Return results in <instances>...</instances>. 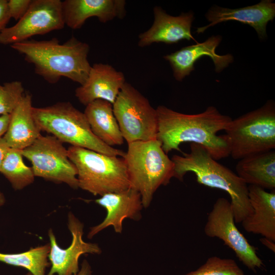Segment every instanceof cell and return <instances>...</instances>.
<instances>
[{"mask_svg": "<svg viewBox=\"0 0 275 275\" xmlns=\"http://www.w3.org/2000/svg\"><path fill=\"white\" fill-rule=\"evenodd\" d=\"M125 82L122 72L107 64L95 63L85 83L76 89L75 96L86 106L97 99L113 104Z\"/></svg>", "mask_w": 275, "mask_h": 275, "instance_id": "obj_18", "label": "cell"}, {"mask_svg": "<svg viewBox=\"0 0 275 275\" xmlns=\"http://www.w3.org/2000/svg\"><path fill=\"white\" fill-rule=\"evenodd\" d=\"M68 156L77 172L78 187L94 196L120 192L130 187L123 157L70 146Z\"/></svg>", "mask_w": 275, "mask_h": 275, "instance_id": "obj_6", "label": "cell"}, {"mask_svg": "<svg viewBox=\"0 0 275 275\" xmlns=\"http://www.w3.org/2000/svg\"><path fill=\"white\" fill-rule=\"evenodd\" d=\"M10 148L8 146L4 139L0 138V171L3 162Z\"/></svg>", "mask_w": 275, "mask_h": 275, "instance_id": "obj_30", "label": "cell"}, {"mask_svg": "<svg viewBox=\"0 0 275 275\" xmlns=\"http://www.w3.org/2000/svg\"><path fill=\"white\" fill-rule=\"evenodd\" d=\"M204 231L207 236L222 240L248 269L255 271L264 266L256 248L236 227L230 202L227 199L221 197L216 200L208 215Z\"/></svg>", "mask_w": 275, "mask_h": 275, "instance_id": "obj_10", "label": "cell"}, {"mask_svg": "<svg viewBox=\"0 0 275 275\" xmlns=\"http://www.w3.org/2000/svg\"><path fill=\"white\" fill-rule=\"evenodd\" d=\"M62 1L32 0L26 13L14 25L0 34V44L12 45L64 28Z\"/></svg>", "mask_w": 275, "mask_h": 275, "instance_id": "obj_11", "label": "cell"}, {"mask_svg": "<svg viewBox=\"0 0 275 275\" xmlns=\"http://www.w3.org/2000/svg\"><path fill=\"white\" fill-rule=\"evenodd\" d=\"M95 203L106 210V215L99 224L91 228L88 234L92 238L96 234L109 226H113L115 231L121 233L123 222L125 218L139 220L143 205L140 193L129 187L124 190L105 194Z\"/></svg>", "mask_w": 275, "mask_h": 275, "instance_id": "obj_13", "label": "cell"}, {"mask_svg": "<svg viewBox=\"0 0 275 275\" xmlns=\"http://www.w3.org/2000/svg\"><path fill=\"white\" fill-rule=\"evenodd\" d=\"M260 242L265 245L266 248L269 249L270 251L275 252V241H272L269 239L262 237L260 239Z\"/></svg>", "mask_w": 275, "mask_h": 275, "instance_id": "obj_32", "label": "cell"}, {"mask_svg": "<svg viewBox=\"0 0 275 275\" xmlns=\"http://www.w3.org/2000/svg\"><path fill=\"white\" fill-rule=\"evenodd\" d=\"M10 46L23 54L25 61L33 65L35 72L49 84H56L65 77L82 85L91 68L88 60L89 44L74 36L63 44L53 38L28 40Z\"/></svg>", "mask_w": 275, "mask_h": 275, "instance_id": "obj_2", "label": "cell"}, {"mask_svg": "<svg viewBox=\"0 0 275 275\" xmlns=\"http://www.w3.org/2000/svg\"><path fill=\"white\" fill-rule=\"evenodd\" d=\"M24 93V88L19 81L0 84V116L11 114Z\"/></svg>", "mask_w": 275, "mask_h": 275, "instance_id": "obj_26", "label": "cell"}, {"mask_svg": "<svg viewBox=\"0 0 275 275\" xmlns=\"http://www.w3.org/2000/svg\"><path fill=\"white\" fill-rule=\"evenodd\" d=\"M209 23L197 29L198 34L203 33L210 26L229 20H236L248 24L256 31L259 37H267L266 26L275 17V4L270 0H262L253 6L237 9L214 6L205 15Z\"/></svg>", "mask_w": 275, "mask_h": 275, "instance_id": "obj_14", "label": "cell"}, {"mask_svg": "<svg viewBox=\"0 0 275 275\" xmlns=\"http://www.w3.org/2000/svg\"><path fill=\"white\" fill-rule=\"evenodd\" d=\"M21 153L31 162L35 176L78 188L77 169L69 158L63 143L55 136L41 135Z\"/></svg>", "mask_w": 275, "mask_h": 275, "instance_id": "obj_9", "label": "cell"}, {"mask_svg": "<svg viewBox=\"0 0 275 275\" xmlns=\"http://www.w3.org/2000/svg\"><path fill=\"white\" fill-rule=\"evenodd\" d=\"M123 158L130 187L140 193L143 207L148 208L157 189L174 177V162L157 139L128 144Z\"/></svg>", "mask_w": 275, "mask_h": 275, "instance_id": "obj_4", "label": "cell"}, {"mask_svg": "<svg viewBox=\"0 0 275 275\" xmlns=\"http://www.w3.org/2000/svg\"><path fill=\"white\" fill-rule=\"evenodd\" d=\"M113 107L123 138L127 144L156 139V109L130 84L125 82Z\"/></svg>", "mask_w": 275, "mask_h": 275, "instance_id": "obj_8", "label": "cell"}, {"mask_svg": "<svg viewBox=\"0 0 275 275\" xmlns=\"http://www.w3.org/2000/svg\"><path fill=\"white\" fill-rule=\"evenodd\" d=\"M32 0H9L8 8L10 16L19 20L26 13Z\"/></svg>", "mask_w": 275, "mask_h": 275, "instance_id": "obj_27", "label": "cell"}, {"mask_svg": "<svg viewBox=\"0 0 275 275\" xmlns=\"http://www.w3.org/2000/svg\"><path fill=\"white\" fill-rule=\"evenodd\" d=\"M22 157L21 150L10 148L0 171L15 190L22 189L32 184L35 177L32 167L24 163Z\"/></svg>", "mask_w": 275, "mask_h": 275, "instance_id": "obj_24", "label": "cell"}, {"mask_svg": "<svg viewBox=\"0 0 275 275\" xmlns=\"http://www.w3.org/2000/svg\"><path fill=\"white\" fill-rule=\"evenodd\" d=\"M158 130L156 139L166 153L172 150L181 152L180 146L190 142L204 147L217 160L230 155V147L225 130L232 119L222 114L212 106L197 114H185L163 105L156 108Z\"/></svg>", "mask_w": 275, "mask_h": 275, "instance_id": "obj_1", "label": "cell"}, {"mask_svg": "<svg viewBox=\"0 0 275 275\" xmlns=\"http://www.w3.org/2000/svg\"><path fill=\"white\" fill-rule=\"evenodd\" d=\"M50 249L48 243L20 253H0V262L23 267L28 269L32 275H45L46 268L50 265L48 262Z\"/></svg>", "mask_w": 275, "mask_h": 275, "instance_id": "obj_23", "label": "cell"}, {"mask_svg": "<svg viewBox=\"0 0 275 275\" xmlns=\"http://www.w3.org/2000/svg\"><path fill=\"white\" fill-rule=\"evenodd\" d=\"M67 225L72 239L70 246L65 249L59 246L52 230L48 231L50 246L48 260L51 268L47 275H76L79 270L78 260L81 255L101 253L97 244L84 240V225L71 212L68 216Z\"/></svg>", "mask_w": 275, "mask_h": 275, "instance_id": "obj_12", "label": "cell"}, {"mask_svg": "<svg viewBox=\"0 0 275 275\" xmlns=\"http://www.w3.org/2000/svg\"><path fill=\"white\" fill-rule=\"evenodd\" d=\"M183 275H244V273L234 259L214 256L197 269Z\"/></svg>", "mask_w": 275, "mask_h": 275, "instance_id": "obj_25", "label": "cell"}, {"mask_svg": "<svg viewBox=\"0 0 275 275\" xmlns=\"http://www.w3.org/2000/svg\"><path fill=\"white\" fill-rule=\"evenodd\" d=\"M235 169L236 174L248 185L258 186L265 189H274V150L240 159Z\"/></svg>", "mask_w": 275, "mask_h": 275, "instance_id": "obj_22", "label": "cell"}, {"mask_svg": "<svg viewBox=\"0 0 275 275\" xmlns=\"http://www.w3.org/2000/svg\"><path fill=\"white\" fill-rule=\"evenodd\" d=\"M33 115L41 131L51 133L63 143L104 154L123 157L125 152L110 147L92 132L84 113L69 102L34 107Z\"/></svg>", "mask_w": 275, "mask_h": 275, "instance_id": "obj_5", "label": "cell"}, {"mask_svg": "<svg viewBox=\"0 0 275 275\" xmlns=\"http://www.w3.org/2000/svg\"><path fill=\"white\" fill-rule=\"evenodd\" d=\"M222 38L220 35L212 36L202 43L189 45L169 54L163 58L172 67L175 79L182 81L195 69V63L203 56L209 57L213 61L216 72L222 71L234 61L231 54L219 55L216 48Z\"/></svg>", "mask_w": 275, "mask_h": 275, "instance_id": "obj_15", "label": "cell"}, {"mask_svg": "<svg viewBox=\"0 0 275 275\" xmlns=\"http://www.w3.org/2000/svg\"><path fill=\"white\" fill-rule=\"evenodd\" d=\"M10 114L0 116V138L5 134L9 123Z\"/></svg>", "mask_w": 275, "mask_h": 275, "instance_id": "obj_29", "label": "cell"}, {"mask_svg": "<svg viewBox=\"0 0 275 275\" xmlns=\"http://www.w3.org/2000/svg\"><path fill=\"white\" fill-rule=\"evenodd\" d=\"M86 106L84 113L93 133L110 147L123 144L124 140L113 112V104L97 99Z\"/></svg>", "mask_w": 275, "mask_h": 275, "instance_id": "obj_21", "label": "cell"}, {"mask_svg": "<svg viewBox=\"0 0 275 275\" xmlns=\"http://www.w3.org/2000/svg\"><path fill=\"white\" fill-rule=\"evenodd\" d=\"M10 19L8 8V1L0 0V34L6 28Z\"/></svg>", "mask_w": 275, "mask_h": 275, "instance_id": "obj_28", "label": "cell"}, {"mask_svg": "<svg viewBox=\"0 0 275 275\" xmlns=\"http://www.w3.org/2000/svg\"><path fill=\"white\" fill-rule=\"evenodd\" d=\"M252 213L241 222L248 233L260 234L275 241V191L268 192L253 185H248Z\"/></svg>", "mask_w": 275, "mask_h": 275, "instance_id": "obj_19", "label": "cell"}, {"mask_svg": "<svg viewBox=\"0 0 275 275\" xmlns=\"http://www.w3.org/2000/svg\"><path fill=\"white\" fill-rule=\"evenodd\" d=\"M124 0H65L62 2L65 25L72 29L81 28L88 18L96 17L102 23L126 15Z\"/></svg>", "mask_w": 275, "mask_h": 275, "instance_id": "obj_17", "label": "cell"}, {"mask_svg": "<svg viewBox=\"0 0 275 275\" xmlns=\"http://www.w3.org/2000/svg\"><path fill=\"white\" fill-rule=\"evenodd\" d=\"M174 177L182 180L188 172L201 184L226 191L230 197L235 223H240L253 212L248 185L230 169L219 163L201 145L190 143L188 153L174 155Z\"/></svg>", "mask_w": 275, "mask_h": 275, "instance_id": "obj_3", "label": "cell"}, {"mask_svg": "<svg viewBox=\"0 0 275 275\" xmlns=\"http://www.w3.org/2000/svg\"><path fill=\"white\" fill-rule=\"evenodd\" d=\"M33 109L32 95L24 92L10 114L8 129L3 136L10 148L23 150L41 135L35 121Z\"/></svg>", "mask_w": 275, "mask_h": 275, "instance_id": "obj_20", "label": "cell"}, {"mask_svg": "<svg viewBox=\"0 0 275 275\" xmlns=\"http://www.w3.org/2000/svg\"><path fill=\"white\" fill-rule=\"evenodd\" d=\"M230 155L234 159L274 150L275 105L262 106L231 121L225 129Z\"/></svg>", "mask_w": 275, "mask_h": 275, "instance_id": "obj_7", "label": "cell"}, {"mask_svg": "<svg viewBox=\"0 0 275 275\" xmlns=\"http://www.w3.org/2000/svg\"><path fill=\"white\" fill-rule=\"evenodd\" d=\"M25 275H32V274L30 272H29Z\"/></svg>", "mask_w": 275, "mask_h": 275, "instance_id": "obj_34", "label": "cell"}, {"mask_svg": "<svg viewBox=\"0 0 275 275\" xmlns=\"http://www.w3.org/2000/svg\"><path fill=\"white\" fill-rule=\"evenodd\" d=\"M154 21L151 28L139 36L138 45L144 47L153 43H177L182 40L195 39L191 33L194 14L190 11L178 16L167 14L161 7L153 9Z\"/></svg>", "mask_w": 275, "mask_h": 275, "instance_id": "obj_16", "label": "cell"}, {"mask_svg": "<svg viewBox=\"0 0 275 275\" xmlns=\"http://www.w3.org/2000/svg\"><path fill=\"white\" fill-rule=\"evenodd\" d=\"M76 275H92L91 266L86 260L82 262L80 269Z\"/></svg>", "mask_w": 275, "mask_h": 275, "instance_id": "obj_31", "label": "cell"}, {"mask_svg": "<svg viewBox=\"0 0 275 275\" xmlns=\"http://www.w3.org/2000/svg\"><path fill=\"white\" fill-rule=\"evenodd\" d=\"M6 199L3 194L0 191V207H1L5 203Z\"/></svg>", "mask_w": 275, "mask_h": 275, "instance_id": "obj_33", "label": "cell"}]
</instances>
